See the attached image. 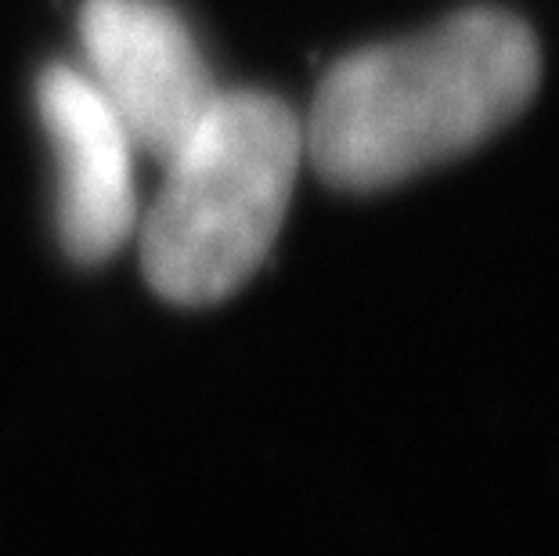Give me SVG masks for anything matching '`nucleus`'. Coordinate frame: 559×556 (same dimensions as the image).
Instances as JSON below:
<instances>
[{"label":"nucleus","instance_id":"nucleus-1","mask_svg":"<svg viewBox=\"0 0 559 556\" xmlns=\"http://www.w3.org/2000/svg\"><path fill=\"white\" fill-rule=\"evenodd\" d=\"M538 80L534 33L509 11L466 8L419 37L340 58L304 120V159L347 192L401 185L513 123Z\"/></svg>","mask_w":559,"mask_h":556},{"label":"nucleus","instance_id":"nucleus-2","mask_svg":"<svg viewBox=\"0 0 559 556\" xmlns=\"http://www.w3.org/2000/svg\"><path fill=\"white\" fill-rule=\"evenodd\" d=\"M304 163V120L267 91H224L170 159L138 217L141 268L163 300L231 297L275 242Z\"/></svg>","mask_w":559,"mask_h":556},{"label":"nucleus","instance_id":"nucleus-3","mask_svg":"<svg viewBox=\"0 0 559 556\" xmlns=\"http://www.w3.org/2000/svg\"><path fill=\"white\" fill-rule=\"evenodd\" d=\"M80 47V69L134 149L156 163L174 156L221 94L188 22L166 0H83Z\"/></svg>","mask_w":559,"mask_h":556},{"label":"nucleus","instance_id":"nucleus-4","mask_svg":"<svg viewBox=\"0 0 559 556\" xmlns=\"http://www.w3.org/2000/svg\"><path fill=\"white\" fill-rule=\"evenodd\" d=\"M37 109L58 167V235L80 264H102L138 228L134 141L80 66L51 62Z\"/></svg>","mask_w":559,"mask_h":556}]
</instances>
